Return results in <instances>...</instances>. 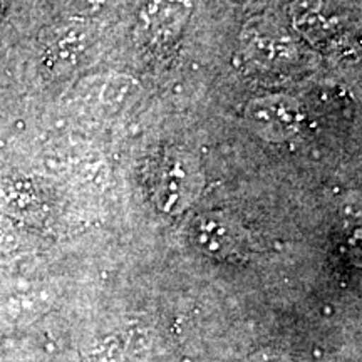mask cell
Returning a JSON list of instances; mask_svg holds the SVG:
<instances>
[{
    "mask_svg": "<svg viewBox=\"0 0 362 362\" xmlns=\"http://www.w3.org/2000/svg\"><path fill=\"white\" fill-rule=\"evenodd\" d=\"M240 40L245 56L267 69L291 67L296 64L300 54L293 35L277 22L264 17L248 21Z\"/></svg>",
    "mask_w": 362,
    "mask_h": 362,
    "instance_id": "6da1fadb",
    "label": "cell"
},
{
    "mask_svg": "<svg viewBox=\"0 0 362 362\" xmlns=\"http://www.w3.org/2000/svg\"><path fill=\"white\" fill-rule=\"evenodd\" d=\"M248 128L269 141H285L298 133L304 111L296 98L287 94H269L253 99L245 110Z\"/></svg>",
    "mask_w": 362,
    "mask_h": 362,
    "instance_id": "7a4b0ae2",
    "label": "cell"
},
{
    "mask_svg": "<svg viewBox=\"0 0 362 362\" xmlns=\"http://www.w3.org/2000/svg\"><path fill=\"white\" fill-rule=\"evenodd\" d=\"M200 187L193 161L180 153L163 156L153 173V194L160 210L175 214L194 200Z\"/></svg>",
    "mask_w": 362,
    "mask_h": 362,
    "instance_id": "3957f363",
    "label": "cell"
},
{
    "mask_svg": "<svg viewBox=\"0 0 362 362\" xmlns=\"http://www.w3.org/2000/svg\"><path fill=\"white\" fill-rule=\"evenodd\" d=\"M193 0H146L139 12V30L155 45H170L183 33Z\"/></svg>",
    "mask_w": 362,
    "mask_h": 362,
    "instance_id": "277c9868",
    "label": "cell"
},
{
    "mask_svg": "<svg viewBox=\"0 0 362 362\" xmlns=\"http://www.w3.org/2000/svg\"><path fill=\"white\" fill-rule=\"evenodd\" d=\"M189 235L194 247L216 259H228L237 255L242 248V238L237 226L223 215L206 214L198 216L193 220Z\"/></svg>",
    "mask_w": 362,
    "mask_h": 362,
    "instance_id": "5b68a950",
    "label": "cell"
},
{
    "mask_svg": "<svg viewBox=\"0 0 362 362\" xmlns=\"http://www.w3.org/2000/svg\"><path fill=\"white\" fill-rule=\"evenodd\" d=\"M86 42V35L83 30H79L78 27H72V29L64 30L62 34H59L56 39L52 40V44L49 45L47 57L52 66H72L76 64V57L83 51Z\"/></svg>",
    "mask_w": 362,
    "mask_h": 362,
    "instance_id": "8992f818",
    "label": "cell"
},
{
    "mask_svg": "<svg viewBox=\"0 0 362 362\" xmlns=\"http://www.w3.org/2000/svg\"><path fill=\"white\" fill-rule=\"evenodd\" d=\"M248 362H285V359H282V357L277 354H267L265 352V354H259Z\"/></svg>",
    "mask_w": 362,
    "mask_h": 362,
    "instance_id": "52a82bcc",
    "label": "cell"
}]
</instances>
